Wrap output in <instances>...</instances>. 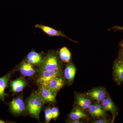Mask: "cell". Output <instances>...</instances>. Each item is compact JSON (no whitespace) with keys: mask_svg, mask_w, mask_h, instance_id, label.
<instances>
[{"mask_svg":"<svg viewBox=\"0 0 123 123\" xmlns=\"http://www.w3.org/2000/svg\"><path fill=\"white\" fill-rule=\"evenodd\" d=\"M60 68L57 55L55 53H48L43 61L39 68V71H58Z\"/></svg>","mask_w":123,"mask_h":123,"instance_id":"obj_1","label":"cell"},{"mask_svg":"<svg viewBox=\"0 0 123 123\" xmlns=\"http://www.w3.org/2000/svg\"><path fill=\"white\" fill-rule=\"evenodd\" d=\"M39 71V76L38 78L37 82L40 86H46L47 84L52 79L56 77H59L61 74L60 70H42Z\"/></svg>","mask_w":123,"mask_h":123,"instance_id":"obj_2","label":"cell"},{"mask_svg":"<svg viewBox=\"0 0 123 123\" xmlns=\"http://www.w3.org/2000/svg\"><path fill=\"white\" fill-rule=\"evenodd\" d=\"M9 108L12 114H20L24 112L25 108V104L21 98H15L10 103Z\"/></svg>","mask_w":123,"mask_h":123,"instance_id":"obj_3","label":"cell"},{"mask_svg":"<svg viewBox=\"0 0 123 123\" xmlns=\"http://www.w3.org/2000/svg\"><path fill=\"white\" fill-rule=\"evenodd\" d=\"M38 92L44 103H53L55 101L56 95L46 86H40Z\"/></svg>","mask_w":123,"mask_h":123,"instance_id":"obj_4","label":"cell"},{"mask_svg":"<svg viewBox=\"0 0 123 123\" xmlns=\"http://www.w3.org/2000/svg\"><path fill=\"white\" fill-rule=\"evenodd\" d=\"M64 79L59 76L52 79L45 86L50 89L56 95L59 91L64 86Z\"/></svg>","mask_w":123,"mask_h":123,"instance_id":"obj_5","label":"cell"},{"mask_svg":"<svg viewBox=\"0 0 123 123\" xmlns=\"http://www.w3.org/2000/svg\"><path fill=\"white\" fill-rule=\"evenodd\" d=\"M114 75L117 84L123 81V60H119L115 62L114 67Z\"/></svg>","mask_w":123,"mask_h":123,"instance_id":"obj_6","label":"cell"},{"mask_svg":"<svg viewBox=\"0 0 123 123\" xmlns=\"http://www.w3.org/2000/svg\"><path fill=\"white\" fill-rule=\"evenodd\" d=\"M35 27L41 29L43 31H44V33H46L49 36H51V37L53 36H61L63 37L67 38L73 42H74V41L72 40V39H71L65 35L62 31L56 30L50 27L46 26L42 24H38L35 25Z\"/></svg>","mask_w":123,"mask_h":123,"instance_id":"obj_7","label":"cell"},{"mask_svg":"<svg viewBox=\"0 0 123 123\" xmlns=\"http://www.w3.org/2000/svg\"><path fill=\"white\" fill-rule=\"evenodd\" d=\"M11 73L12 72H10L5 76L0 77V100L3 102H4L5 97L8 95L5 93V91L8 87Z\"/></svg>","mask_w":123,"mask_h":123,"instance_id":"obj_8","label":"cell"},{"mask_svg":"<svg viewBox=\"0 0 123 123\" xmlns=\"http://www.w3.org/2000/svg\"><path fill=\"white\" fill-rule=\"evenodd\" d=\"M34 113L33 117L39 119L40 113L42 110L44 102L42 99L38 92H34Z\"/></svg>","mask_w":123,"mask_h":123,"instance_id":"obj_9","label":"cell"},{"mask_svg":"<svg viewBox=\"0 0 123 123\" xmlns=\"http://www.w3.org/2000/svg\"><path fill=\"white\" fill-rule=\"evenodd\" d=\"M10 85L12 91L15 93L21 91L26 85V82L24 79L20 78L12 81Z\"/></svg>","mask_w":123,"mask_h":123,"instance_id":"obj_10","label":"cell"},{"mask_svg":"<svg viewBox=\"0 0 123 123\" xmlns=\"http://www.w3.org/2000/svg\"><path fill=\"white\" fill-rule=\"evenodd\" d=\"M20 69L21 73L25 76H31L35 73L32 64L28 62H23L20 66Z\"/></svg>","mask_w":123,"mask_h":123,"instance_id":"obj_11","label":"cell"},{"mask_svg":"<svg viewBox=\"0 0 123 123\" xmlns=\"http://www.w3.org/2000/svg\"><path fill=\"white\" fill-rule=\"evenodd\" d=\"M27 60L28 62L32 65H37L41 63L43 58L41 54L32 51L28 54Z\"/></svg>","mask_w":123,"mask_h":123,"instance_id":"obj_12","label":"cell"},{"mask_svg":"<svg viewBox=\"0 0 123 123\" xmlns=\"http://www.w3.org/2000/svg\"><path fill=\"white\" fill-rule=\"evenodd\" d=\"M102 105L105 110L111 112L114 118L116 114L117 111L114 103L112 100L110 98H104L102 101Z\"/></svg>","mask_w":123,"mask_h":123,"instance_id":"obj_13","label":"cell"},{"mask_svg":"<svg viewBox=\"0 0 123 123\" xmlns=\"http://www.w3.org/2000/svg\"><path fill=\"white\" fill-rule=\"evenodd\" d=\"M88 94L92 98L99 102L103 101L105 97V93L103 90L96 89L88 92Z\"/></svg>","mask_w":123,"mask_h":123,"instance_id":"obj_14","label":"cell"},{"mask_svg":"<svg viewBox=\"0 0 123 123\" xmlns=\"http://www.w3.org/2000/svg\"><path fill=\"white\" fill-rule=\"evenodd\" d=\"M76 70V68L73 64L68 65L64 70V76L65 78L69 81H73L75 77Z\"/></svg>","mask_w":123,"mask_h":123,"instance_id":"obj_15","label":"cell"},{"mask_svg":"<svg viewBox=\"0 0 123 123\" xmlns=\"http://www.w3.org/2000/svg\"><path fill=\"white\" fill-rule=\"evenodd\" d=\"M76 100L77 103L84 109H88L91 105V102L90 99L82 95H78Z\"/></svg>","mask_w":123,"mask_h":123,"instance_id":"obj_16","label":"cell"},{"mask_svg":"<svg viewBox=\"0 0 123 123\" xmlns=\"http://www.w3.org/2000/svg\"><path fill=\"white\" fill-rule=\"evenodd\" d=\"M70 117L73 120L86 118L87 115L79 108H76L70 113Z\"/></svg>","mask_w":123,"mask_h":123,"instance_id":"obj_17","label":"cell"},{"mask_svg":"<svg viewBox=\"0 0 123 123\" xmlns=\"http://www.w3.org/2000/svg\"><path fill=\"white\" fill-rule=\"evenodd\" d=\"M59 53L60 57L62 61L66 63L69 62L71 58V53L67 48L64 47L61 48Z\"/></svg>","mask_w":123,"mask_h":123,"instance_id":"obj_18","label":"cell"},{"mask_svg":"<svg viewBox=\"0 0 123 123\" xmlns=\"http://www.w3.org/2000/svg\"><path fill=\"white\" fill-rule=\"evenodd\" d=\"M34 95L33 93L27 99L26 107L27 111L32 116L34 115Z\"/></svg>","mask_w":123,"mask_h":123,"instance_id":"obj_19","label":"cell"},{"mask_svg":"<svg viewBox=\"0 0 123 123\" xmlns=\"http://www.w3.org/2000/svg\"><path fill=\"white\" fill-rule=\"evenodd\" d=\"M46 123H48L51 119H53L52 114L51 112V109L50 107L47 108L45 111Z\"/></svg>","mask_w":123,"mask_h":123,"instance_id":"obj_20","label":"cell"},{"mask_svg":"<svg viewBox=\"0 0 123 123\" xmlns=\"http://www.w3.org/2000/svg\"><path fill=\"white\" fill-rule=\"evenodd\" d=\"M89 109V111L92 116L95 117L101 116V115L96 109L95 105H91Z\"/></svg>","mask_w":123,"mask_h":123,"instance_id":"obj_21","label":"cell"},{"mask_svg":"<svg viewBox=\"0 0 123 123\" xmlns=\"http://www.w3.org/2000/svg\"><path fill=\"white\" fill-rule=\"evenodd\" d=\"M95 106L97 111L101 115V116L105 117L107 115L105 111H104V110H103L100 105L98 104H97L95 105Z\"/></svg>","mask_w":123,"mask_h":123,"instance_id":"obj_22","label":"cell"},{"mask_svg":"<svg viewBox=\"0 0 123 123\" xmlns=\"http://www.w3.org/2000/svg\"><path fill=\"white\" fill-rule=\"evenodd\" d=\"M51 112L53 116V119H55L59 115V111L58 108L55 107H53L51 109Z\"/></svg>","mask_w":123,"mask_h":123,"instance_id":"obj_23","label":"cell"},{"mask_svg":"<svg viewBox=\"0 0 123 123\" xmlns=\"http://www.w3.org/2000/svg\"><path fill=\"white\" fill-rule=\"evenodd\" d=\"M95 123H107V121L104 119H100L97 120L93 122Z\"/></svg>","mask_w":123,"mask_h":123,"instance_id":"obj_24","label":"cell"},{"mask_svg":"<svg viewBox=\"0 0 123 123\" xmlns=\"http://www.w3.org/2000/svg\"><path fill=\"white\" fill-rule=\"evenodd\" d=\"M112 29H116L117 30H123V26H115Z\"/></svg>","mask_w":123,"mask_h":123,"instance_id":"obj_25","label":"cell"},{"mask_svg":"<svg viewBox=\"0 0 123 123\" xmlns=\"http://www.w3.org/2000/svg\"><path fill=\"white\" fill-rule=\"evenodd\" d=\"M70 123H80L81 122H80L79 120L78 119L75 120H73V121L72 122H70Z\"/></svg>","mask_w":123,"mask_h":123,"instance_id":"obj_26","label":"cell"},{"mask_svg":"<svg viewBox=\"0 0 123 123\" xmlns=\"http://www.w3.org/2000/svg\"><path fill=\"white\" fill-rule=\"evenodd\" d=\"M121 58H122L121 59L123 60V51H122V53H121Z\"/></svg>","mask_w":123,"mask_h":123,"instance_id":"obj_27","label":"cell"},{"mask_svg":"<svg viewBox=\"0 0 123 123\" xmlns=\"http://www.w3.org/2000/svg\"><path fill=\"white\" fill-rule=\"evenodd\" d=\"M5 123L6 122L4 121V120H0V123Z\"/></svg>","mask_w":123,"mask_h":123,"instance_id":"obj_28","label":"cell"},{"mask_svg":"<svg viewBox=\"0 0 123 123\" xmlns=\"http://www.w3.org/2000/svg\"><path fill=\"white\" fill-rule=\"evenodd\" d=\"M122 46H123V44H122Z\"/></svg>","mask_w":123,"mask_h":123,"instance_id":"obj_29","label":"cell"}]
</instances>
